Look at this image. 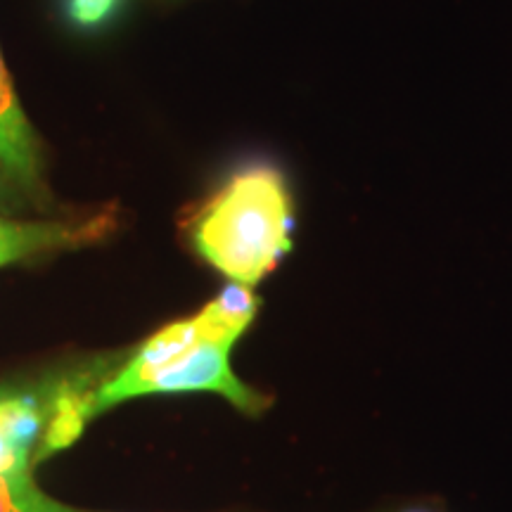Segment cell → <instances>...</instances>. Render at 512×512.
Masks as SVG:
<instances>
[{
    "label": "cell",
    "mask_w": 512,
    "mask_h": 512,
    "mask_svg": "<svg viewBox=\"0 0 512 512\" xmlns=\"http://www.w3.org/2000/svg\"><path fill=\"white\" fill-rule=\"evenodd\" d=\"M292 200L273 169L242 171L216 192L192 226V242L233 283L254 287L292 247Z\"/></svg>",
    "instance_id": "1"
},
{
    "label": "cell",
    "mask_w": 512,
    "mask_h": 512,
    "mask_svg": "<svg viewBox=\"0 0 512 512\" xmlns=\"http://www.w3.org/2000/svg\"><path fill=\"white\" fill-rule=\"evenodd\" d=\"M112 361L57 368L36 380L0 382V475L29 472L79 437Z\"/></svg>",
    "instance_id": "2"
},
{
    "label": "cell",
    "mask_w": 512,
    "mask_h": 512,
    "mask_svg": "<svg viewBox=\"0 0 512 512\" xmlns=\"http://www.w3.org/2000/svg\"><path fill=\"white\" fill-rule=\"evenodd\" d=\"M235 339L204 337L195 347L171 358L166 366L145 377L138 396L174 392H216L249 415H259L268 406L264 394L242 384L230 368V349Z\"/></svg>",
    "instance_id": "3"
},
{
    "label": "cell",
    "mask_w": 512,
    "mask_h": 512,
    "mask_svg": "<svg viewBox=\"0 0 512 512\" xmlns=\"http://www.w3.org/2000/svg\"><path fill=\"white\" fill-rule=\"evenodd\" d=\"M112 228V216L83 223H12L0 221V266L50 249L86 245Z\"/></svg>",
    "instance_id": "4"
},
{
    "label": "cell",
    "mask_w": 512,
    "mask_h": 512,
    "mask_svg": "<svg viewBox=\"0 0 512 512\" xmlns=\"http://www.w3.org/2000/svg\"><path fill=\"white\" fill-rule=\"evenodd\" d=\"M0 166L5 174L29 190L38 181L36 138L12 88L3 55H0Z\"/></svg>",
    "instance_id": "5"
},
{
    "label": "cell",
    "mask_w": 512,
    "mask_h": 512,
    "mask_svg": "<svg viewBox=\"0 0 512 512\" xmlns=\"http://www.w3.org/2000/svg\"><path fill=\"white\" fill-rule=\"evenodd\" d=\"M0 512H86L69 508L43 494L29 472L0 475Z\"/></svg>",
    "instance_id": "6"
},
{
    "label": "cell",
    "mask_w": 512,
    "mask_h": 512,
    "mask_svg": "<svg viewBox=\"0 0 512 512\" xmlns=\"http://www.w3.org/2000/svg\"><path fill=\"white\" fill-rule=\"evenodd\" d=\"M119 0H69V17L79 27H98L112 15Z\"/></svg>",
    "instance_id": "7"
}]
</instances>
